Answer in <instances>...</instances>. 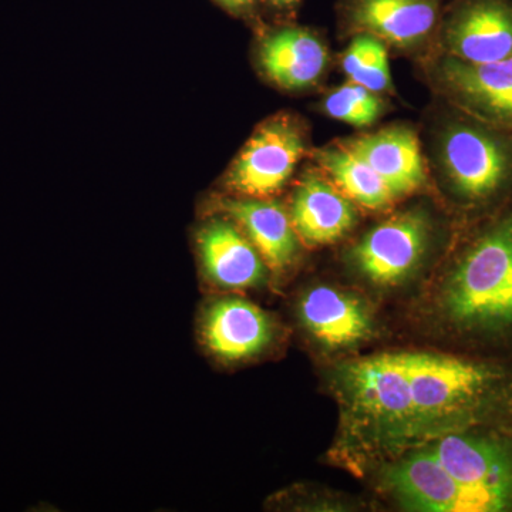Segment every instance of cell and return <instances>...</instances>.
<instances>
[{
  "label": "cell",
  "instance_id": "obj_8",
  "mask_svg": "<svg viewBox=\"0 0 512 512\" xmlns=\"http://www.w3.org/2000/svg\"><path fill=\"white\" fill-rule=\"evenodd\" d=\"M429 239L421 211H406L377 225L353 249L359 271L376 285H396L420 264Z\"/></svg>",
  "mask_w": 512,
  "mask_h": 512
},
{
  "label": "cell",
  "instance_id": "obj_19",
  "mask_svg": "<svg viewBox=\"0 0 512 512\" xmlns=\"http://www.w3.org/2000/svg\"><path fill=\"white\" fill-rule=\"evenodd\" d=\"M350 82L380 94L392 86L386 43L369 33H356L342 59Z\"/></svg>",
  "mask_w": 512,
  "mask_h": 512
},
{
  "label": "cell",
  "instance_id": "obj_21",
  "mask_svg": "<svg viewBox=\"0 0 512 512\" xmlns=\"http://www.w3.org/2000/svg\"><path fill=\"white\" fill-rule=\"evenodd\" d=\"M215 2L235 15L248 13L255 5V0H215Z\"/></svg>",
  "mask_w": 512,
  "mask_h": 512
},
{
  "label": "cell",
  "instance_id": "obj_14",
  "mask_svg": "<svg viewBox=\"0 0 512 512\" xmlns=\"http://www.w3.org/2000/svg\"><path fill=\"white\" fill-rule=\"evenodd\" d=\"M355 208L325 178L305 175L292 198L291 221L305 244L320 247L339 241L356 224Z\"/></svg>",
  "mask_w": 512,
  "mask_h": 512
},
{
  "label": "cell",
  "instance_id": "obj_3",
  "mask_svg": "<svg viewBox=\"0 0 512 512\" xmlns=\"http://www.w3.org/2000/svg\"><path fill=\"white\" fill-rule=\"evenodd\" d=\"M437 164L458 204L478 218L512 201L511 131L454 109L437 140Z\"/></svg>",
  "mask_w": 512,
  "mask_h": 512
},
{
  "label": "cell",
  "instance_id": "obj_9",
  "mask_svg": "<svg viewBox=\"0 0 512 512\" xmlns=\"http://www.w3.org/2000/svg\"><path fill=\"white\" fill-rule=\"evenodd\" d=\"M441 13V0H340L339 5L343 25L352 32L407 50L437 35Z\"/></svg>",
  "mask_w": 512,
  "mask_h": 512
},
{
  "label": "cell",
  "instance_id": "obj_22",
  "mask_svg": "<svg viewBox=\"0 0 512 512\" xmlns=\"http://www.w3.org/2000/svg\"><path fill=\"white\" fill-rule=\"evenodd\" d=\"M266 2L271 3V5H274L275 8L279 9H291L295 8L296 5H298L301 0H266Z\"/></svg>",
  "mask_w": 512,
  "mask_h": 512
},
{
  "label": "cell",
  "instance_id": "obj_5",
  "mask_svg": "<svg viewBox=\"0 0 512 512\" xmlns=\"http://www.w3.org/2000/svg\"><path fill=\"white\" fill-rule=\"evenodd\" d=\"M436 37L441 55L463 62L512 59V0H453Z\"/></svg>",
  "mask_w": 512,
  "mask_h": 512
},
{
  "label": "cell",
  "instance_id": "obj_16",
  "mask_svg": "<svg viewBox=\"0 0 512 512\" xmlns=\"http://www.w3.org/2000/svg\"><path fill=\"white\" fill-rule=\"evenodd\" d=\"M301 318L313 338L329 349L357 345L372 330L365 306L330 286H318L303 296Z\"/></svg>",
  "mask_w": 512,
  "mask_h": 512
},
{
  "label": "cell",
  "instance_id": "obj_13",
  "mask_svg": "<svg viewBox=\"0 0 512 512\" xmlns=\"http://www.w3.org/2000/svg\"><path fill=\"white\" fill-rule=\"evenodd\" d=\"M328 60L322 39L298 26L275 30L259 45V63L266 77L286 90L313 86L325 73Z\"/></svg>",
  "mask_w": 512,
  "mask_h": 512
},
{
  "label": "cell",
  "instance_id": "obj_7",
  "mask_svg": "<svg viewBox=\"0 0 512 512\" xmlns=\"http://www.w3.org/2000/svg\"><path fill=\"white\" fill-rule=\"evenodd\" d=\"M305 153V137L296 121L279 117L252 136L228 173V187L247 197H269L292 177Z\"/></svg>",
  "mask_w": 512,
  "mask_h": 512
},
{
  "label": "cell",
  "instance_id": "obj_2",
  "mask_svg": "<svg viewBox=\"0 0 512 512\" xmlns=\"http://www.w3.org/2000/svg\"><path fill=\"white\" fill-rule=\"evenodd\" d=\"M440 312L467 355L512 360V201L478 218L448 272Z\"/></svg>",
  "mask_w": 512,
  "mask_h": 512
},
{
  "label": "cell",
  "instance_id": "obj_1",
  "mask_svg": "<svg viewBox=\"0 0 512 512\" xmlns=\"http://www.w3.org/2000/svg\"><path fill=\"white\" fill-rule=\"evenodd\" d=\"M409 380V440L423 446L447 434L512 430V360L400 352Z\"/></svg>",
  "mask_w": 512,
  "mask_h": 512
},
{
  "label": "cell",
  "instance_id": "obj_18",
  "mask_svg": "<svg viewBox=\"0 0 512 512\" xmlns=\"http://www.w3.org/2000/svg\"><path fill=\"white\" fill-rule=\"evenodd\" d=\"M318 163L338 190L362 207L383 210L396 200L382 177L348 147L323 148L318 153Z\"/></svg>",
  "mask_w": 512,
  "mask_h": 512
},
{
  "label": "cell",
  "instance_id": "obj_12",
  "mask_svg": "<svg viewBox=\"0 0 512 512\" xmlns=\"http://www.w3.org/2000/svg\"><path fill=\"white\" fill-rule=\"evenodd\" d=\"M343 146L365 160L382 177L396 200L426 184L419 137L412 128H384L346 141Z\"/></svg>",
  "mask_w": 512,
  "mask_h": 512
},
{
  "label": "cell",
  "instance_id": "obj_17",
  "mask_svg": "<svg viewBox=\"0 0 512 512\" xmlns=\"http://www.w3.org/2000/svg\"><path fill=\"white\" fill-rule=\"evenodd\" d=\"M224 210L241 224L265 264L284 271L298 252V235L291 217L275 202L261 200L227 201Z\"/></svg>",
  "mask_w": 512,
  "mask_h": 512
},
{
  "label": "cell",
  "instance_id": "obj_4",
  "mask_svg": "<svg viewBox=\"0 0 512 512\" xmlns=\"http://www.w3.org/2000/svg\"><path fill=\"white\" fill-rule=\"evenodd\" d=\"M343 399L363 440L380 447L407 446L409 380L399 353H383L343 367Z\"/></svg>",
  "mask_w": 512,
  "mask_h": 512
},
{
  "label": "cell",
  "instance_id": "obj_15",
  "mask_svg": "<svg viewBox=\"0 0 512 512\" xmlns=\"http://www.w3.org/2000/svg\"><path fill=\"white\" fill-rule=\"evenodd\" d=\"M198 248L205 272L215 284L242 289L265 279L264 258L231 222L214 220L205 224L198 232Z\"/></svg>",
  "mask_w": 512,
  "mask_h": 512
},
{
  "label": "cell",
  "instance_id": "obj_20",
  "mask_svg": "<svg viewBox=\"0 0 512 512\" xmlns=\"http://www.w3.org/2000/svg\"><path fill=\"white\" fill-rule=\"evenodd\" d=\"M383 107L379 94L352 82L333 90L323 101L328 116L359 128L372 126L382 114Z\"/></svg>",
  "mask_w": 512,
  "mask_h": 512
},
{
  "label": "cell",
  "instance_id": "obj_11",
  "mask_svg": "<svg viewBox=\"0 0 512 512\" xmlns=\"http://www.w3.org/2000/svg\"><path fill=\"white\" fill-rule=\"evenodd\" d=\"M202 336L215 356L239 362L261 353L274 338V328L269 316L254 303L224 298L208 306Z\"/></svg>",
  "mask_w": 512,
  "mask_h": 512
},
{
  "label": "cell",
  "instance_id": "obj_10",
  "mask_svg": "<svg viewBox=\"0 0 512 512\" xmlns=\"http://www.w3.org/2000/svg\"><path fill=\"white\" fill-rule=\"evenodd\" d=\"M384 484L410 510L485 512L480 498L451 477L423 447L390 467Z\"/></svg>",
  "mask_w": 512,
  "mask_h": 512
},
{
  "label": "cell",
  "instance_id": "obj_6",
  "mask_svg": "<svg viewBox=\"0 0 512 512\" xmlns=\"http://www.w3.org/2000/svg\"><path fill=\"white\" fill-rule=\"evenodd\" d=\"M433 82L454 109L512 133V59L467 63L441 55Z\"/></svg>",
  "mask_w": 512,
  "mask_h": 512
}]
</instances>
